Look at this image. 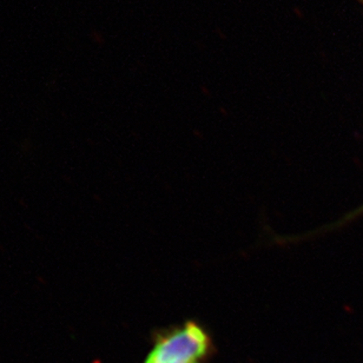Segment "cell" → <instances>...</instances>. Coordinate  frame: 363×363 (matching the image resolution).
<instances>
[{
    "label": "cell",
    "instance_id": "cell-2",
    "mask_svg": "<svg viewBox=\"0 0 363 363\" xmlns=\"http://www.w3.org/2000/svg\"><path fill=\"white\" fill-rule=\"evenodd\" d=\"M360 1H361V3H362V4H363V0H360Z\"/></svg>",
    "mask_w": 363,
    "mask_h": 363
},
{
    "label": "cell",
    "instance_id": "cell-1",
    "mask_svg": "<svg viewBox=\"0 0 363 363\" xmlns=\"http://www.w3.org/2000/svg\"><path fill=\"white\" fill-rule=\"evenodd\" d=\"M213 353L215 345L208 329L189 320L156 333L143 363H208Z\"/></svg>",
    "mask_w": 363,
    "mask_h": 363
}]
</instances>
